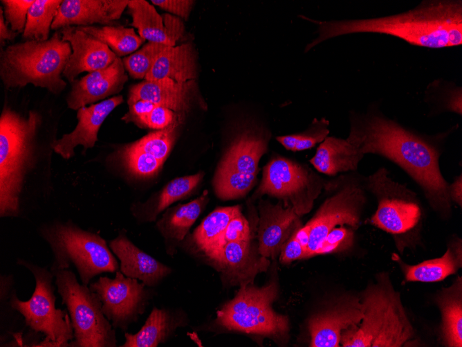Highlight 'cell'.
<instances>
[{"instance_id": "ffe728a7", "label": "cell", "mask_w": 462, "mask_h": 347, "mask_svg": "<svg viewBox=\"0 0 462 347\" xmlns=\"http://www.w3.org/2000/svg\"><path fill=\"white\" fill-rule=\"evenodd\" d=\"M128 3V0H64L51 29L94 24L111 26L120 18Z\"/></svg>"}, {"instance_id": "9c48e42d", "label": "cell", "mask_w": 462, "mask_h": 347, "mask_svg": "<svg viewBox=\"0 0 462 347\" xmlns=\"http://www.w3.org/2000/svg\"><path fill=\"white\" fill-rule=\"evenodd\" d=\"M51 272L73 329L74 338L69 346H117L115 329L103 314L98 295L88 285L80 284L71 270Z\"/></svg>"}, {"instance_id": "e575fe53", "label": "cell", "mask_w": 462, "mask_h": 347, "mask_svg": "<svg viewBox=\"0 0 462 347\" xmlns=\"http://www.w3.org/2000/svg\"><path fill=\"white\" fill-rule=\"evenodd\" d=\"M329 124V121L324 118L320 120L314 118L306 130L297 134L279 136L276 139L286 150L293 152L311 149L328 136Z\"/></svg>"}, {"instance_id": "60d3db41", "label": "cell", "mask_w": 462, "mask_h": 347, "mask_svg": "<svg viewBox=\"0 0 462 347\" xmlns=\"http://www.w3.org/2000/svg\"><path fill=\"white\" fill-rule=\"evenodd\" d=\"M355 231L349 226H340L331 230L322 243L317 255L347 249L353 244Z\"/></svg>"}, {"instance_id": "484cf974", "label": "cell", "mask_w": 462, "mask_h": 347, "mask_svg": "<svg viewBox=\"0 0 462 347\" xmlns=\"http://www.w3.org/2000/svg\"><path fill=\"white\" fill-rule=\"evenodd\" d=\"M198 75L196 53L190 43L165 46L157 55L145 80L169 78L177 82L195 80Z\"/></svg>"}, {"instance_id": "ee69618b", "label": "cell", "mask_w": 462, "mask_h": 347, "mask_svg": "<svg viewBox=\"0 0 462 347\" xmlns=\"http://www.w3.org/2000/svg\"><path fill=\"white\" fill-rule=\"evenodd\" d=\"M297 229L290 236L281 249L280 261L283 263H288L295 260L307 258L306 250L297 238L295 234Z\"/></svg>"}, {"instance_id": "83f0119b", "label": "cell", "mask_w": 462, "mask_h": 347, "mask_svg": "<svg viewBox=\"0 0 462 347\" xmlns=\"http://www.w3.org/2000/svg\"><path fill=\"white\" fill-rule=\"evenodd\" d=\"M405 278L409 282L434 283L444 280L456 273L462 266V242L452 240L444 254L438 258L423 261L417 265H407L398 261Z\"/></svg>"}, {"instance_id": "4dcf8cb0", "label": "cell", "mask_w": 462, "mask_h": 347, "mask_svg": "<svg viewBox=\"0 0 462 347\" xmlns=\"http://www.w3.org/2000/svg\"><path fill=\"white\" fill-rule=\"evenodd\" d=\"M205 190L200 197L185 204L169 209L157 222L158 231L165 240L174 245L182 241L199 217L207 201Z\"/></svg>"}, {"instance_id": "277c9868", "label": "cell", "mask_w": 462, "mask_h": 347, "mask_svg": "<svg viewBox=\"0 0 462 347\" xmlns=\"http://www.w3.org/2000/svg\"><path fill=\"white\" fill-rule=\"evenodd\" d=\"M363 318L358 326L344 332V347H401L415 337L400 293L387 273H379L360 297Z\"/></svg>"}, {"instance_id": "44dd1931", "label": "cell", "mask_w": 462, "mask_h": 347, "mask_svg": "<svg viewBox=\"0 0 462 347\" xmlns=\"http://www.w3.org/2000/svg\"><path fill=\"white\" fill-rule=\"evenodd\" d=\"M109 248L120 260L119 270L127 277L140 281L147 287L158 286L172 269L135 245L120 232L110 241Z\"/></svg>"}, {"instance_id": "b9f144b4", "label": "cell", "mask_w": 462, "mask_h": 347, "mask_svg": "<svg viewBox=\"0 0 462 347\" xmlns=\"http://www.w3.org/2000/svg\"><path fill=\"white\" fill-rule=\"evenodd\" d=\"M176 118L174 111L158 105L149 114L137 118L133 123L140 127L160 130L168 127Z\"/></svg>"}, {"instance_id": "5bb4252c", "label": "cell", "mask_w": 462, "mask_h": 347, "mask_svg": "<svg viewBox=\"0 0 462 347\" xmlns=\"http://www.w3.org/2000/svg\"><path fill=\"white\" fill-rule=\"evenodd\" d=\"M364 184L351 180L340 187L320 206L306 223L310 226L307 257L317 255L324 240L333 229L349 226L358 229L366 203Z\"/></svg>"}, {"instance_id": "7402d4cb", "label": "cell", "mask_w": 462, "mask_h": 347, "mask_svg": "<svg viewBox=\"0 0 462 347\" xmlns=\"http://www.w3.org/2000/svg\"><path fill=\"white\" fill-rule=\"evenodd\" d=\"M298 214L290 206L264 204L260 207L258 251L266 258H275L290 236L299 228Z\"/></svg>"}, {"instance_id": "1f68e13d", "label": "cell", "mask_w": 462, "mask_h": 347, "mask_svg": "<svg viewBox=\"0 0 462 347\" xmlns=\"http://www.w3.org/2000/svg\"><path fill=\"white\" fill-rule=\"evenodd\" d=\"M240 206L221 207L210 213L194 230L192 240L198 251L205 256L216 247Z\"/></svg>"}, {"instance_id": "7a4b0ae2", "label": "cell", "mask_w": 462, "mask_h": 347, "mask_svg": "<svg viewBox=\"0 0 462 347\" xmlns=\"http://www.w3.org/2000/svg\"><path fill=\"white\" fill-rule=\"evenodd\" d=\"M315 22L318 35L306 45L305 53L329 39L356 33H384L431 48L462 44L461 1H425L414 9L391 16Z\"/></svg>"}, {"instance_id": "bcb514c9", "label": "cell", "mask_w": 462, "mask_h": 347, "mask_svg": "<svg viewBox=\"0 0 462 347\" xmlns=\"http://www.w3.org/2000/svg\"><path fill=\"white\" fill-rule=\"evenodd\" d=\"M449 196L452 202L462 206V175L456 177L452 184H449Z\"/></svg>"}, {"instance_id": "7c38bea8", "label": "cell", "mask_w": 462, "mask_h": 347, "mask_svg": "<svg viewBox=\"0 0 462 347\" xmlns=\"http://www.w3.org/2000/svg\"><path fill=\"white\" fill-rule=\"evenodd\" d=\"M325 182L311 168L282 157L272 158L264 168L257 193L267 194L285 202L301 215L313 207Z\"/></svg>"}, {"instance_id": "2e32d148", "label": "cell", "mask_w": 462, "mask_h": 347, "mask_svg": "<svg viewBox=\"0 0 462 347\" xmlns=\"http://www.w3.org/2000/svg\"><path fill=\"white\" fill-rule=\"evenodd\" d=\"M60 33L72 49L62 73L70 82L82 72L91 73L108 67L118 57L107 45L77 27H64Z\"/></svg>"}, {"instance_id": "d4e9b609", "label": "cell", "mask_w": 462, "mask_h": 347, "mask_svg": "<svg viewBox=\"0 0 462 347\" xmlns=\"http://www.w3.org/2000/svg\"><path fill=\"white\" fill-rule=\"evenodd\" d=\"M195 86V80L186 82H177L169 78L145 80L131 87L127 103L144 100L176 112H183L190 108Z\"/></svg>"}, {"instance_id": "ba28073f", "label": "cell", "mask_w": 462, "mask_h": 347, "mask_svg": "<svg viewBox=\"0 0 462 347\" xmlns=\"http://www.w3.org/2000/svg\"><path fill=\"white\" fill-rule=\"evenodd\" d=\"M16 263L30 271L34 276L35 287L27 301L20 300L14 289L8 303L24 317L25 325L33 332L44 335V340L35 346H69L74 338L73 329L66 311L56 308L53 272L26 259L18 258Z\"/></svg>"}, {"instance_id": "ac0fdd59", "label": "cell", "mask_w": 462, "mask_h": 347, "mask_svg": "<svg viewBox=\"0 0 462 347\" xmlns=\"http://www.w3.org/2000/svg\"><path fill=\"white\" fill-rule=\"evenodd\" d=\"M250 241L227 242L207 258L221 274L224 283L239 286L251 284L259 272L266 270V258L257 256Z\"/></svg>"}, {"instance_id": "4fadbf2b", "label": "cell", "mask_w": 462, "mask_h": 347, "mask_svg": "<svg viewBox=\"0 0 462 347\" xmlns=\"http://www.w3.org/2000/svg\"><path fill=\"white\" fill-rule=\"evenodd\" d=\"M102 303V310L113 328L123 332L136 323L156 292L138 280L125 276L120 271L113 278L100 276L89 284Z\"/></svg>"}, {"instance_id": "8992f818", "label": "cell", "mask_w": 462, "mask_h": 347, "mask_svg": "<svg viewBox=\"0 0 462 347\" xmlns=\"http://www.w3.org/2000/svg\"><path fill=\"white\" fill-rule=\"evenodd\" d=\"M38 231L53 253L50 271L67 269L73 265L82 283L88 285L96 276L116 272L120 269L106 240L71 220L44 223Z\"/></svg>"}, {"instance_id": "ab89813d", "label": "cell", "mask_w": 462, "mask_h": 347, "mask_svg": "<svg viewBox=\"0 0 462 347\" xmlns=\"http://www.w3.org/2000/svg\"><path fill=\"white\" fill-rule=\"evenodd\" d=\"M35 0H1L3 6V15L10 29L17 33H23L25 29L29 8Z\"/></svg>"}, {"instance_id": "f1b7e54d", "label": "cell", "mask_w": 462, "mask_h": 347, "mask_svg": "<svg viewBox=\"0 0 462 347\" xmlns=\"http://www.w3.org/2000/svg\"><path fill=\"white\" fill-rule=\"evenodd\" d=\"M435 302L441 316V338L447 347L462 346V279L457 276L448 287L443 288Z\"/></svg>"}, {"instance_id": "8fae6325", "label": "cell", "mask_w": 462, "mask_h": 347, "mask_svg": "<svg viewBox=\"0 0 462 347\" xmlns=\"http://www.w3.org/2000/svg\"><path fill=\"white\" fill-rule=\"evenodd\" d=\"M270 134L264 129H245L232 141L214 179L216 195L228 200L245 196L252 188L259 162L268 149Z\"/></svg>"}, {"instance_id": "3957f363", "label": "cell", "mask_w": 462, "mask_h": 347, "mask_svg": "<svg viewBox=\"0 0 462 347\" xmlns=\"http://www.w3.org/2000/svg\"><path fill=\"white\" fill-rule=\"evenodd\" d=\"M41 115L30 110L24 116L3 107L0 117V217H19L24 199L38 174L37 134Z\"/></svg>"}, {"instance_id": "5b68a950", "label": "cell", "mask_w": 462, "mask_h": 347, "mask_svg": "<svg viewBox=\"0 0 462 347\" xmlns=\"http://www.w3.org/2000/svg\"><path fill=\"white\" fill-rule=\"evenodd\" d=\"M71 52L70 44L58 32L46 41L26 40L9 45L0 55L2 83L6 89L32 84L59 94L66 86L62 75Z\"/></svg>"}, {"instance_id": "f35d334b", "label": "cell", "mask_w": 462, "mask_h": 347, "mask_svg": "<svg viewBox=\"0 0 462 347\" xmlns=\"http://www.w3.org/2000/svg\"><path fill=\"white\" fill-rule=\"evenodd\" d=\"M251 239L252 233L249 222L240 209L229 222L224 233L216 247L205 257L209 258L216 253L227 242L246 241Z\"/></svg>"}, {"instance_id": "d6986e66", "label": "cell", "mask_w": 462, "mask_h": 347, "mask_svg": "<svg viewBox=\"0 0 462 347\" xmlns=\"http://www.w3.org/2000/svg\"><path fill=\"white\" fill-rule=\"evenodd\" d=\"M124 71L122 60L118 57L108 67L75 80L66 98L68 107L78 110L120 92L128 79Z\"/></svg>"}, {"instance_id": "f6af8a7d", "label": "cell", "mask_w": 462, "mask_h": 347, "mask_svg": "<svg viewBox=\"0 0 462 347\" xmlns=\"http://www.w3.org/2000/svg\"><path fill=\"white\" fill-rule=\"evenodd\" d=\"M128 105L129 112L122 118L127 123H133L137 118L149 114L158 106L151 102L144 100H138Z\"/></svg>"}, {"instance_id": "603a6c76", "label": "cell", "mask_w": 462, "mask_h": 347, "mask_svg": "<svg viewBox=\"0 0 462 347\" xmlns=\"http://www.w3.org/2000/svg\"><path fill=\"white\" fill-rule=\"evenodd\" d=\"M127 8L138 35L149 42L174 46L184 32L181 18L165 13L160 15L156 8L145 0H130Z\"/></svg>"}, {"instance_id": "cb8c5ba5", "label": "cell", "mask_w": 462, "mask_h": 347, "mask_svg": "<svg viewBox=\"0 0 462 347\" xmlns=\"http://www.w3.org/2000/svg\"><path fill=\"white\" fill-rule=\"evenodd\" d=\"M190 318L181 308L154 306L144 325L135 334L124 333L121 347H157L167 342L180 328L188 326Z\"/></svg>"}, {"instance_id": "e0dca14e", "label": "cell", "mask_w": 462, "mask_h": 347, "mask_svg": "<svg viewBox=\"0 0 462 347\" xmlns=\"http://www.w3.org/2000/svg\"><path fill=\"white\" fill-rule=\"evenodd\" d=\"M124 101L122 96H116L80 108L77 110V124L70 133L52 141L53 151L64 159L74 155L75 148L82 145L85 152L94 147L98 141L100 128L111 112Z\"/></svg>"}, {"instance_id": "d590c367", "label": "cell", "mask_w": 462, "mask_h": 347, "mask_svg": "<svg viewBox=\"0 0 462 347\" xmlns=\"http://www.w3.org/2000/svg\"><path fill=\"white\" fill-rule=\"evenodd\" d=\"M176 118L168 127L149 133L131 145L163 163L170 152L175 138V129L178 124Z\"/></svg>"}, {"instance_id": "9a60e30c", "label": "cell", "mask_w": 462, "mask_h": 347, "mask_svg": "<svg viewBox=\"0 0 462 347\" xmlns=\"http://www.w3.org/2000/svg\"><path fill=\"white\" fill-rule=\"evenodd\" d=\"M363 318L360 298L340 301L332 307L314 314L308 321L312 347H338L342 335L358 326Z\"/></svg>"}, {"instance_id": "d6a6232c", "label": "cell", "mask_w": 462, "mask_h": 347, "mask_svg": "<svg viewBox=\"0 0 462 347\" xmlns=\"http://www.w3.org/2000/svg\"><path fill=\"white\" fill-rule=\"evenodd\" d=\"M80 30L101 41L117 55L124 56L135 52L145 42L133 28L122 26H79Z\"/></svg>"}, {"instance_id": "7bdbcfd3", "label": "cell", "mask_w": 462, "mask_h": 347, "mask_svg": "<svg viewBox=\"0 0 462 347\" xmlns=\"http://www.w3.org/2000/svg\"><path fill=\"white\" fill-rule=\"evenodd\" d=\"M151 2L185 20L188 19L194 3V1L192 0H151Z\"/></svg>"}, {"instance_id": "f546056e", "label": "cell", "mask_w": 462, "mask_h": 347, "mask_svg": "<svg viewBox=\"0 0 462 347\" xmlns=\"http://www.w3.org/2000/svg\"><path fill=\"white\" fill-rule=\"evenodd\" d=\"M204 175L198 172L173 179L150 200L142 204H136L133 215L142 221L151 222L164 210L175 202L185 198L198 186Z\"/></svg>"}, {"instance_id": "836d02e7", "label": "cell", "mask_w": 462, "mask_h": 347, "mask_svg": "<svg viewBox=\"0 0 462 347\" xmlns=\"http://www.w3.org/2000/svg\"><path fill=\"white\" fill-rule=\"evenodd\" d=\"M62 0H35L28 10L22 37L26 40L46 41Z\"/></svg>"}, {"instance_id": "7dc6e473", "label": "cell", "mask_w": 462, "mask_h": 347, "mask_svg": "<svg viewBox=\"0 0 462 347\" xmlns=\"http://www.w3.org/2000/svg\"><path fill=\"white\" fill-rule=\"evenodd\" d=\"M18 33L14 32L8 28L5 22L3 8H0V42L2 43L5 40H12L16 37Z\"/></svg>"}, {"instance_id": "30bf717a", "label": "cell", "mask_w": 462, "mask_h": 347, "mask_svg": "<svg viewBox=\"0 0 462 347\" xmlns=\"http://www.w3.org/2000/svg\"><path fill=\"white\" fill-rule=\"evenodd\" d=\"M276 296L273 283L261 287L252 283L240 286L234 297L217 312L216 322L226 330L249 335H285L288 319L271 307Z\"/></svg>"}, {"instance_id": "4316f807", "label": "cell", "mask_w": 462, "mask_h": 347, "mask_svg": "<svg viewBox=\"0 0 462 347\" xmlns=\"http://www.w3.org/2000/svg\"><path fill=\"white\" fill-rule=\"evenodd\" d=\"M363 157L359 148L347 138L327 136L320 143L310 162L318 172L333 176L356 170Z\"/></svg>"}, {"instance_id": "8d00e7d4", "label": "cell", "mask_w": 462, "mask_h": 347, "mask_svg": "<svg viewBox=\"0 0 462 347\" xmlns=\"http://www.w3.org/2000/svg\"><path fill=\"white\" fill-rule=\"evenodd\" d=\"M165 46L148 42L140 49L122 60L124 69L132 78L145 79L157 55Z\"/></svg>"}, {"instance_id": "74e56055", "label": "cell", "mask_w": 462, "mask_h": 347, "mask_svg": "<svg viewBox=\"0 0 462 347\" xmlns=\"http://www.w3.org/2000/svg\"><path fill=\"white\" fill-rule=\"evenodd\" d=\"M122 157L130 172L142 178L156 175L163 163L152 155L134 148L131 144L124 148Z\"/></svg>"}, {"instance_id": "6da1fadb", "label": "cell", "mask_w": 462, "mask_h": 347, "mask_svg": "<svg viewBox=\"0 0 462 347\" xmlns=\"http://www.w3.org/2000/svg\"><path fill=\"white\" fill-rule=\"evenodd\" d=\"M350 121L347 139L362 154H378L398 165L420 186L440 217H450L452 204L450 184L441 172V152L436 145L375 111L352 114Z\"/></svg>"}, {"instance_id": "52a82bcc", "label": "cell", "mask_w": 462, "mask_h": 347, "mask_svg": "<svg viewBox=\"0 0 462 347\" xmlns=\"http://www.w3.org/2000/svg\"><path fill=\"white\" fill-rule=\"evenodd\" d=\"M364 186L377 201L369 224L389 233L402 253L419 242L423 212L416 194L394 181L387 170L378 168L366 177Z\"/></svg>"}]
</instances>
